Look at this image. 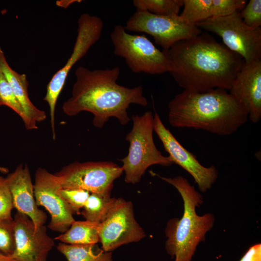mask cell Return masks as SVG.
Masks as SVG:
<instances>
[{"mask_svg": "<svg viewBox=\"0 0 261 261\" xmlns=\"http://www.w3.org/2000/svg\"><path fill=\"white\" fill-rule=\"evenodd\" d=\"M240 261H261V244L250 246Z\"/></svg>", "mask_w": 261, "mask_h": 261, "instance_id": "29", "label": "cell"}, {"mask_svg": "<svg viewBox=\"0 0 261 261\" xmlns=\"http://www.w3.org/2000/svg\"><path fill=\"white\" fill-rule=\"evenodd\" d=\"M168 109L172 127L201 129L220 136L233 134L248 119L243 107L220 88L203 92L184 90L169 102Z\"/></svg>", "mask_w": 261, "mask_h": 261, "instance_id": "3", "label": "cell"}, {"mask_svg": "<svg viewBox=\"0 0 261 261\" xmlns=\"http://www.w3.org/2000/svg\"><path fill=\"white\" fill-rule=\"evenodd\" d=\"M145 236L135 218L132 203L121 198L116 199L106 217L99 223V242L106 252L138 242Z\"/></svg>", "mask_w": 261, "mask_h": 261, "instance_id": "11", "label": "cell"}, {"mask_svg": "<svg viewBox=\"0 0 261 261\" xmlns=\"http://www.w3.org/2000/svg\"><path fill=\"white\" fill-rule=\"evenodd\" d=\"M5 178L12 194L14 208L28 216L34 223L35 230L37 231L44 225L47 217L36 203L34 185L28 165H18Z\"/></svg>", "mask_w": 261, "mask_h": 261, "instance_id": "16", "label": "cell"}, {"mask_svg": "<svg viewBox=\"0 0 261 261\" xmlns=\"http://www.w3.org/2000/svg\"><path fill=\"white\" fill-rule=\"evenodd\" d=\"M240 15L245 24L251 28L261 26V0H250L240 11Z\"/></svg>", "mask_w": 261, "mask_h": 261, "instance_id": "27", "label": "cell"}, {"mask_svg": "<svg viewBox=\"0 0 261 261\" xmlns=\"http://www.w3.org/2000/svg\"><path fill=\"white\" fill-rule=\"evenodd\" d=\"M116 199L91 193L81 214L86 220L101 223L106 217Z\"/></svg>", "mask_w": 261, "mask_h": 261, "instance_id": "20", "label": "cell"}, {"mask_svg": "<svg viewBox=\"0 0 261 261\" xmlns=\"http://www.w3.org/2000/svg\"><path fill=\"white\" fill-rule=\"evenodd\" d=\"M58 194L66 202L72 209L73 214H80L90 195L88 191L81 189H63L60 186L57 189Z\"/></svg>", "mask_w": 261, "mask_h": 261, "instance_id": "23", "label": "cell"}, {"mask_svg": "<svg viewBox=\"0 0 261 261\" xmlns=\"http://www.w3.org/2000/svg\"><path fill=\"white\" fill-rule=\"evenodd\" d=\"M245 0H212L211 17H222L242 10L246 4Z\"/></svg>", "mask_w": 261, "mask_h": 261, "instance_id": "26", "label": "cell"}, {"mask_svg": "<svg viewBox=\"0 0 261 261\" xmlns=\"http://www.w3.org/2000/svg\"><path fill=\"white\" fill-rule=\"evenodd\" d=\"M99 223L88 220L74 221L69 229L55 239L71 245H92L99 242Z\"/></svg>", "mask_w": 261, "mask_h": 261, "instance_id": "18", "label": "cell"}, {"mask_svg": "<svg viewBox=\"0 0 261 261\" xmlns=\"http://www.w3.org/2000/svg\"><path fill=\"white\" fill-rule=\"evenodd\" d=\"M81 0H58L56 2V4L59 7L63 8H67L70 5L75 2H80Z\"/></svg>", "mask_w": 261, "mask_h": 261, "instance_id": "30", "label": "cell"}, {"mask_svg": "<svg viewBox=\"0 0 261 261\" xmlns=\"http://www.w3.org/2000/svg\"><path fill=\"white\" fill-rule=\"evenodd\" d=\"M103 23L100 17L82 14L78 20L77 34L72 53L64 66L57 71L48 83L44 100L49 107L52 137L55 140V115L57 100L68 74L74 64L87 53L101 38Z\"/></svg>", "mask_w": 261, "mask_h": 261, "instance_id": "9", "label": "cell"}, {"mask_svg": "<svg viewBox=\"0 0 261 261\" xmlns=\"http://www.w3.org/2000/svg\"><path fill=\"white\" fill-rule=\"evenodd\" d=\"M0 261H17L10 256L0 252Z\"/></svg>", "mask_w": 261, "mask_h": 261, "instance_id": "31", "label": "cell"}, {"mask_svg": "<svg viewBox=\"0 0 261 261\" xmlns=\"http://www.w3.org/2000/svg\"><path fill=\"white\" fill-rule=\"evenodd\" d=\"M0 70L23 109L25 116L23 121L25 128L28 130L37 129V123L45 119L46 113L35 106L30 101L28 93L29 84L26 75L16 72L10 67L0 46Z\"/></svg>", "mask_w": 261, "mask_h": 261, "instance_id": "17", "label": "cell"}, {"mask_svg": "<svg viewBox=\"0 0 261 261\" xmlns=\"http://www.w3.org/2000/svg\"><path fill=\"white\" fill-rule=\"evenodd\" d=\"M110 37L114 54L124 58L132 72L150 74L168 72L169 59L166 51L159 50L144 35L130 34L124 26L117 25Z\"/></svg>", "mask_w": 261, "mask_h": 261, "instance_id": "6", "label": "cell"}, {"mask_svg": "<svg viewBox=\"0 0 261 261\" xmlns=\"http://www.w3.org/2000/svg\"><path fill=\"white\" fill-rule=\"evenodd\" d=\"M15 247L13 218L0 220V251L11 255Z\"/></svg>", "mask_w": 261, "mask_h": 261, "instance_id": "25", "label": "cell"}, {"mask_svg": "<svg viewBox=\"0 0 261 261\" xmlns=\"http://www.w3.org/2000/svg\"><path fill=\"white\" fill-rule=\"evenodd\" d=\"M123 173L112 161H75L54 174L63 189H81L110 197L114 181Z\"/></svg>", "mask_w": 261, "mask_h": 261, "instance_id": "8", "label": "cell"}, {"mask_svg": "<svg viewBox=\"0 0 261 261\" xmlns=\"http://www.w3.org/2000/svg\"><path fill=\"white\" fill-rule=\"evenodd\" d=\"M59 186L54 174L42 168L36 170L34 185L36 203L38 206L44 207L51 216L48 228L53 231L64 233L75 219L70 206L57 193Z\"/></svg>", "mask_w": 261, "mask_h": 261, "instance_id": "13", "label": "cell"}, {"mask_svg": "<svg viewBox=\"0 0 261 261\" xmlns=\"http://www.w3.org/2000/svg\"><path fill=\"white\" fill-rule=\"evenodd\" d=\"M173 186L179 192L184 203V213L181 219L173 218L167 223L165 248L174 261H191L198 244L213 227L214 217L210 213L199 216L196 207L203 203L202 195L187 179L181 176L166 177L156 174Z\"/></svg>", "mask_w": 261, "mask_h": 261, "instance_id": "4", "label": "cell"}, {"mask_svg": "<svg viewBox=\"0 0 261 261\" xmlns=\"http://www.w3.org/2000/svg\"><path fill=\"white\" fill-rule=\"evenodd\" d=\"M132 128L126 135L130 143L127 156L120 160L125 173V181L135 184L139 183L146 169L159 164L170 166L174 164L169 157L163 156L156 147L153 140V116L151 111L131 116Z\"/></svg>", "mask_w": 261, "mask_h": 261, "instance_id": "5", "label": "cell"}, {"mask_svg": "<svg viewBox=\"0 0 261 261\" xmlns=\"http://www.w3.org/2000/svg\"><path fill=\"white\" fill-rule=\"evenodd\" d=\"M68 261H113L111 252H106L96 244L71 245L59 243L57 246Z\"/></svg>", "mask_w": 261, "mask_h": 261, "instance_id": "19", "label": "cell"}, {"mask_svg": "<svg viewBox=\"0 0 261 261\" xmlns=\"http://www.w3.org/2000/svg\"><path fill=\"white\" fill-rule=\"evenodd\" d=\"M169 72L185 90H230L245 61L210 34L202 32L165 50Z\"/></svg>", "mask_w": 261, "mask_h": 261, "instance_id": "1", "label": "cell"}, {"mask_svg": "<svg viewBox=\"0 0 261 261\" xmlns=\"http://www.w3.org/2000/svg\"><path fill=\"white\" fill-rule=\"evenodd\" d=\"M13 208V198L6 179L0 175V220L12 218Z\"/></svg>", "mask_w": 261, "mask_h": 261, "instance_id": "28", "label": "cell"}, {"mask_svg": "<svg viewBox=\"0 0 261 261\" xmlns=\"http://www.w3.org/2000/svg\"><path fill=\"white\" fill-rule=\"evenodd\" d=\"M0 106H6L18 115L23 121V109L14 94L5 76L0 70Z\"/></svg>", "mask_w": 261, "mask_h": 261, "instance_id": "24", "label": "cell"}, {"mask_svg": "<svg viewBox=\"0 0 261 261\" xmlns=\"http://www.w3.org/2000/svg\"><path fill=\"white\" fill-rule=\"evenodd\" d=\"M133 5L137 11L166 16L179 14L183 2V0H134Z\"/></svg>", "mask_w": 261, "mask_h": 261, "instance_id": "21", "label": "cell"}, {"mask_svg": "<svg viewBox=\"0 0 261 261\" xmlns=\"http://www.w3.org/2000/svg\"><path fill=\"white\" fill-rule=\"evenodd\" d=\"M124 27L126 31L151 35L163 50H168L177 42L202 32L197 25L187 22L179 14L160 15L137 10L127 21Z\"/></svg>", "mask_w": 261, "mask_h": 261, "instance_id": "10", "label": "cell"}, {"mask_svg": "<svg viewBox=\"0 0 261 261\" xmlns=\"http://www.w3.org/2000/svg\"><path fill=\"white\" fill-rule=\"evenodd\" d=\"M196 25L219 36L223 44L241 56L245 62L261 59V28L246 26L240 11L225 16L210 17Z\"/></svg>", "mask_w": 261, "mask_h": 261, "instance_id": "7", "label": "cell"}, {"mask_svg": "<svg viewBox=\"0 0 261 261\" xmlns=\"http://www.w3.org/2000/svg\"><path fill=\"white\" fill-rule=\"evenodd\" d=\"M13 219L15 247L9 256L17 261H46L55 242L47 234L46 227L35 231L30 218L18 212Z\"/></svg>", "mask_w": 261, "mask_h": 261, "instance_id": "14", "label": "cell"}, {"mask_svg": "<svg viewBox=\"0 0 261 261\" xmlns=\"http://www.w3.org/2000/svg\"><path fill=\"white\" fill-rule=\"evenodd\" d=\"M153 120L154 130L174 163L181 167L192 176L201 191L205 192L210 189L218 176L216 168L214 166L206 167L202 165L196 157L184 147L165 127L156 112Z\"/></svg>", "mask_w": 261, "mask_h": 261, "instance_id": "12", "label": "cell"}, {"mask_svg": "<svg viewBox=\"0 0 261 261\" xmlns=\"http://www.w3.org/2000/svg\"><path fill=\"white\" fill-rule=\"evenodd\" d=\"M120 68L90 70L80 66L75 71L76 82L72 95L62 105L63 112L72 116L82 112L93 115V125L102 128L111 117L121 125L130 120L128 110L131 104L147 105L143 87L129 88L118 85Z\"/></svg>", "mask_w": 261, "mask_h": 261, "instance_id": "2", "label": "cell"}, {"mask_svg": "<svg viewBox=\"0 0 261 261\" xmlns=\"http://www.w3.org/2000/svg\"><path fill=\"white\" fill-rule=\"evenodd\" d=\"M229 90L246 111L248 119L258 122L261 118V59L244 62Z\"/></svg>", "mask_w": 261, "mask_h": 261, "instance_id": "15", "label": "cell"}, {"mask_svg": "<svg viewBox=\"0 0 261 261\" xmlns=\"http://www.w3.org/2000/svg\"><path fill=\"white\" fill-rule=\"evenodd\" d=\"M180 16L187 22L197 23L211 17L212 0H183Z\"/></svg>", "mask_w": 261, "mask_h": 261, "instance_id": "22", "label": "cell"}]
</instances>
